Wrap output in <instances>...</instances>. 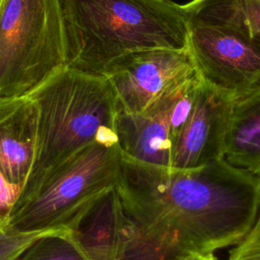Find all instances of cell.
Here are the masks:
<instances>
[{
	"label": "cell",
	"instance_id": "obj_1",
	"mask_svg": "<svg viewBox=\"0 0 260 260\" xmlns=\"http://www.w3.org/2000/svg\"><path fill=\"white\" fill-rule=\"evenodd\" d=\"M115 188L125 217L119 260H176L237 245L260 208V177L224 158L178 170L122 153Z\"/></svg>",
	"mask_w": 260,
	"mask_h": 260
},
{
	"label": "cell",
	"instance_id": "obj_2",
	"mask_svg": "<svg viewBox=\"0 0 260 260\" xmlns=\"http://www.w3.org/2000/svg\"><path fill=\"white\" fill-rule=\"evenodd\" d=\"M67 67L105 75L123 56L187 49L189 19L171 0H61Z\"/></svg>",
	"mask_w": 260,
	"mask_h": 260
},
{
	"label": "cell",
	"instance_id": "obj_3",
	"mask_svg": "<svg viewBox=\"0 0 260 260\" xmlns=\"http://www.w3.org/2000/svg\"><path fill=\"white\" fill-rule=\"evenodd\" d=\"M27 95L38 110L37 149L13 212L69 157L99 138L116 134L119 113L107 76L70 67L55 72Z\"/></svg>",
	"mask_w": 260,
	"mask_h": 260
},
{
	"label": "cell",
	"instance_id": "obj_4",
	"mask_svg": "<svg viewBox=\"0 0 260 260\" xmlns=\"http://www.w3.org/2000/svg\"><path fill=\"white\" fill-rule=\"evenodd\" d=\"M64 67L61 0H5L0 9V100L27 95Z\"/></svg>",
	"mask_w": 260,
	"mask_h": 260
},
{
	"label": "cell",
	"instance_id": "obj_5",
	"mask_svg": "<svg viewBox=\"0 0 260 260\" xmlns=\"http://www.w3.org/2000/svg\"><path fill=\"white\" fill-rule=\"evenodd\" d=\"M121 158L117 134L93 141L47 178L12 213L6 230L27 234L65 229L81 209L115 186Z\"/></svg>",
	"mask_w": 260,
	"mask_h": 260
},
{
	"label": "cell",
	"instance_id": "obj_6",
	"mask_svg": "<svg viewBox=\"0 0 260 260\" xmlns=\"http://www.w3.org/2000/svg\"><path fill=\"white\" fill-rule=\"evenodd\" d=\"M187 49L198 76L214 89L237 99L260 88V46L189 19Z\"/></svg>",
	"mask_w": 260,
	"mask_h": 260
},
{
	"label": "cell",
	"instance_id": "obj_7",
	"mask_svg": "<svg viewBox=\"0 0 260 260\" xmlns=\"http://www.w3.org/2000/svg\"><path fill=\"white\" fill-rule=\"evenodd\" d=\"M196 74L188 49H149L129 53L106 72L119 111L137 114Z\"/></svg>",
	"mask_w": 260,
	"mask_h": 260
},
{
	"label": "cell",
	"instance_id": "obj_8",
	"mask_svg": "<svg viewBox=\"0 0 260 260\" xmlns=\"http://www.w3.org/2000/svg\"><path fill=\"white\" fill-rule=\"evenodd\" d=\"M233 101L200 80L192 111L174 142L171 169H196L223 158Z\"/></svg>",
	"mask_w": 260,
	"mask_h": 260
},
{
	"label": "cell",
	"instance_id": "obj_9",
	"mask_svg": "<svg viewBox=\"0 0 260 260\" xmlns=\"http://www.w3.org/2000/svg\"><path fill=\"white\" fill-rule=\"evenodd\" d=\"M179 86L141 113L127 114L119 111L116 134L123 154L144 164L171 168L173 131L170 109Z\"/></svg>",
	"mask_w": 260,
	"mask_h": 260
},
{
	"label": "cell",
	"instance_id": "obj_10",
	"mask_svg": "<svg viewBox=\"0 0 260 260\" xmlns=\"http://www.w3.org/2000/svg\"><path fill=\"white\" fill-rule=\"evenodd\" d=\"M38 110L28 96L0 100V172L20 193L37 149Z\"/></svg>",
	"mask_w": 260,
	"mask_h": 260
},
{
	"label": "cell",
	"instance_id": "obj_11",
	"mask_svg": "<svg viewBox=\"0 0 260 260\" xmlns=\"http://www.w3.org/2000/svg\"><path fill=\"white\" fill-rule=\"evenodd\" d=\"M65 229L88 260H119L125 217L115 186L81 209Z\"/></svg>",
	"mask_w": 260,
	"mask_h": 260
},
{
	"label": "cell",
	"instance_id": "obj_12",
	"mask_svg": "<svg viewBox=\"0 0 260 260\" xmlns=\"http://www.w3.org/2000/svg\"><path fill=\"white\" fill-rule=\"evenodd\" d=\"M223 158L235 167L260 173V88L234 99Z\"/></svg>",
	"mask_w": 260,
	"mask_h": 260
},
{
	"label": "cell",
	"instance_id": "obj_13",
	"mask_svg": "<svg viewBox=\"0 0 260 260\" xmlns=\"http://www.w3.org/2000/svg\"><path fill=\"white\" fill-rule=\"evenodd\" d=\"M188 19L215 25L260 46V0H191Z\"/></svg>",
	"mask_w": 260,
	"mask_h": 260
},
{
	"label": "cell",
	"instance_id": "obj_14",
	"mask_svg": "<svg viewBox=\"0 0 260 260\" xmlns=\"http://www.w3.org/2000/svg\"><path fill=\"white\" fill-rule=\"evenodd\" d=\"M16 260H88L67 229H58L38 237Z\"/></svg>",
	"mask_w": 260,
	"mask_h": 260
},
{
	"label": "cell",
	"instance_id": "obj_15",
	"mask_svg": "<svg viewBox=\"0 0 260 260\" xmlns=\"http://www.w3.org/2000/svg\"><path fill=\"white\" fill-rule=\"evenodd\" d=\"M258 176L260 177V173ZM226 260H260V208L251 229L233 246Z\"/></svg>",
	"mask_w": 260,
	"mask_h": 260
},
{
	"label": "cell",
	"instance_id": "obj_16",
	"mask_svg": "<svg viewBox=\"0 0 260 260\" xmlns=\"http://www.w3.org/2000/svg\"><path fill=\"white\" fill-rule=\"evenodd\" d=\"M51 231L27 234L13 233L7 230L0 232V260H16L19 254L31 242Z\"/></svg>",
	"mask_w": 260,
	"mask_h": 260
},
{
	"label": "cell",
	"instance_id": "obj_17",
	"mask_svg": "<svg viewBox=\"0 0 260 260\" xmlns=\"http://www.w3.org/2000/svg\"><path fill=\"white\" fill-rule=\"evenodd\" d=\"M20 196V190L12 185L0 172V225L6 230L16 202Z\"/></svg>",
	"mask_w": 260,
	"mask_h": 260
},
{
	"label": "cell",
	"instance_id": "obj_18",
	"mask_svg": "<svg viewBox=\"0 0 260 260\" xmlns=\"http://www.w3.org/2000/svg\"><path fill=\"white\" fill-rule=\"evenodd\" d=\"M176 260H218V258L214 254H209V255H188Z\"/></svg>",
	"mask_w": 260,
	"mask_h": 260
},
{
	"label": "cell",
	"instance_id": "obj_19",
	"mask_svg": "<svg viewBox=\"0 0 260 260\" xmlns=\"http://www.w3.org/2000/svg\"><path fill=\"white\" fill-rule=\"evenodd\" d=\"M4 1H5V0H0V9H1V7H2V5H3Z\"/></svg>",
	"mask_w": 260,
	"mask_h": 260
},
{
	"label": "cell",
	"instance_id": "obj_20",
	"mask_svg": "<svg viewBox=\"0 0 260 260\" xmlns=\"http://www.w3.org/2000/svg\"><path fill=\"white\" fill-rule=\"evenodd\" d=\"M3 231H5V230H4V229H3V228L0 225V232H3Z\"/></svg>",
	"mask_w": 260,
	"mask_h": 260
}]
</instances>
